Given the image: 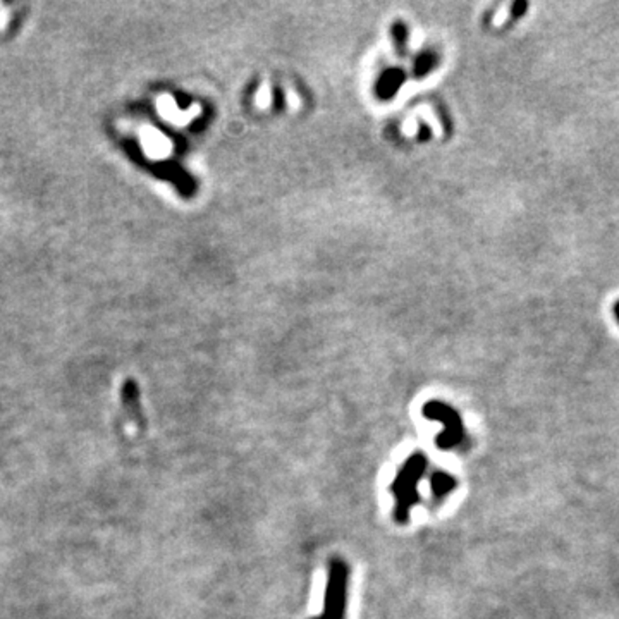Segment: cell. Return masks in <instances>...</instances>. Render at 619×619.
<instances>
[{"label":"cell","mask_w":619,"mask_h":619,"mask_svg":"<svg viewBox=\"0 0 619 619\" xmlns=\"http://www.w3.org/2000/svg\"><path fill=\"white\" fill-rule=\"evenodd\" d=\"M426 467H429L426 456L422 451H415L406 457L392 480L391 492L394 497V520L401 525L408 523L411 509L420 501L418 487L426 473Z\"/></svg>","instance_id":"obj_1"},{"label":"cell","mask_w":619,"mask_h":619,"mask_svg":"<svg viewBox=\"0 0 619 619\" xmlns=\"http://www.w3.org/2000/svg\"><path fill=\"white\" fill-rule=\"evenodd\" d=\"M349 566L341 557L329 559V573L324 595V609L318 616L311 619H346L348 611V588H349Z\"/></svg>","instance_id":"obj_2"},{"label":"cell","mask_w":619,"mask_h":619,"mask_svg":"<svg viewBox=\"0 0 619 619\" xmlns=\"http://www.w3.org/2000/svg\"><path fill=\"white\" fill-rule=\"evenodd\" d=\"M424 415L426 418H430V420L439 422V424L444 425L442 426V432L436 439V444L441 449L448 451V449H455L460 444H463L467 432H464L463 422H461V417L457 415L456 410L444 405V403L434 401L424 408Z\"/></svg>","instance_id":"obj_3"},{"label":"cell","mask_w":619,"mask_h":619,"mask_svg":"<svg viewBox=\"0 0 619 619\" xmlns=\"http://www.w3.org/2000/svg\"><path fill=\"white\" fill-rule=\"evenodd\" d=\"M121 405L126 417L133 422L138 429H147V418H145L143 406H141L140 387L133 379H128L121 386Z\"/></svg>","instance_id":"obj_4"},{"label":"cell","mask_w":619,"mask_h":619,"mask_svg":"<svg viewBox=\"0 0 619 619\" xmlns=\"http://www.w3.org/2000/svg\"><path fill=\"white\" fill-rule=\"evenodd\" d=\"M457 487V480L445 471H436L430 478V489L436 502H442Z\"/></svg>","instance_id":"obj_5"},{"label":"cell","mask_w":619,"mask_h":619,"mask_svg":"<svg viewBox=\"0 0 619 619\" xmlns=\"http://www.w3.org/2000/svg\"><path fill=\"white\" fill-rule=\"evenodd\" d=\"M614 315H616V318H618V322H619V299L616 303H614Z\"/></svg>","instance_id":"obj_6"}]
</instances>
